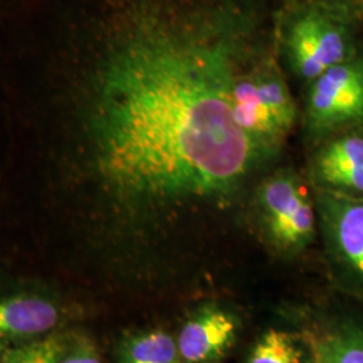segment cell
Wrapping results in <instances>:
<instances>
[{
    "instance_id": "cell-1",
    "label": "cell",
    "mask_w": 363,
    "mask_h": 363,
    "mask_svg": "<svg viewBox=\"0 0 363 363\" xmlns=\"http://www.w3.org/2000/svg\"><path fill=\"white\" fill-rule=\"evenodd\" d=\"M233 69L218 42L144 25L100 70L91 128L99 169L136 201L225 194L256 143L232 108Z\"/></svg>"
},
{
    "instance_id": "cell-2",
    "label": "cell",
    "mask_w": 363,
    "mask_h": 363,
    "mask_svg": "<svg viewBox=\"0 0 363 363\" xmlns=\"http://www.w3.org/2000/svg\"><path fill=\"white\" fill-rule=\"evenodd\" d=\"M232 108L235 123L256 144L280 138L296 117L288 88L276 74L234 78Z\"/></svg>"
},
{
    "instance_id": "cell-3",
    "label": "cell",
    "mask_w": 363,
    "mask_h": 363,
    "mask_svg": "<svg viewBox=\"0 0 363 363\" xmlns=\"http://www.w3.org/2000/svg\"><path fill=\"white\" fill-rule=\"evenodd\" d=\"M261 206L273 238L283 247L303 245L313 233V208L296 178L280 175L262 186Z\"/></svg>"
},
{
    "instance_id": "cell-4",
    "label": "cell",
    "mask_w": 363,
    "mask_h": 363,
    "mask_svg": "<svg viewBox=\"0 0 363 363\" xmlns=\"http://www.w3.org/2000/svg\"><path fill=\"white\" fill-rule=\"evenodd\" d=\"M308 115L316 127H333L363 116V69L339 64L313 79Z\"/></svg>"
},
{
    "instance_id": "cell-5",
    "label": "cell",
    "mask_w": 363,
    "mask_h": 363,
    "mask_svg": "<svg viewBox=\"0 0 363 363\" xmlns=\"http://www.w3.org/2000/svg\"><path fill=\"white\" fill-rule=\"evenodd\" d=\"M288 50L298 74L315 79L343 62L346 43L340 30L325 15L308 13L298 18L291 27Z\"/></svg>"
},
{
    "instance_id": "cell-6",
    "label": "cell",
    "mask_w": 363,
    "mask_h": 363,
    "mask_svg": "<svg viewBox=\"0 0 363 363\" xmlns=\"http://www.w3.org/2000/svg\"><path fill=\"white\" fill-rule=\"evenodd\" d=\"M237 331L235 319L218 308L198 312L181 330L177 340L186 362H208L220 357L232 343Z\"/></svg>"
},
{
    "instance_id": "cell-7",
    "label": "cell",
    "mask_w": 363,
    "mask_h": 363,
    "mask_svg": "<svg viewBox=\"0 0 363 363\" xmlns=\"http://www.w3.org/2000/svg\"><path fill=\"white\" fill-rule=\"evenodd\" d=\"M60 319L58 307L38 295L0 298V342L40 337Z\"/></svg>"
},
{
    "instance_id": "cell-8",
    "label": "cell",
    "mask_w": 363,
    "mask_h": 363,
    "mask_svg": "<svg viewBox=\"0 0 363 363\" xmlns=\"http://www.w3.org/2000/svg\"><path fill=\"white\" fill-rule=\"evenodd\" d=\"M330 223L340 255L363 279V203L333 201Z\"/></svg>"
},
{
    "instance_id": "cell-9",
    "label": "cell",
    "mask_w": 363,
    "mask_h": 363,
    "mask_svg": "<svg viewBox=\"0 0 363 363\" xmlns=\"http://www.w3.org/2000/svg\"><path fill=\"white\" fill-rule=\"evenodd\" d=\"M313 363H363V331L337 328L312 337L310 342Z\"/></svg>"
},
{
    "instance_id": "cell-10",
    "label": "cell",
    "mask_w": 363,
    "mask_h": 363,
    "mask_svg": "<svg viewBox=\"0 0 363 363\" xmlns=\"http://www.w3.org/2000/svg\"><path fill=\"white\" fill-rule=\"evenodd\" d=\"M178 345L162 330L132 337L123 351V363H177Z\"/></svg>"
},
{
    "instance_id": "cell-11",
    "label": "cell",
    "mask_w": 363,
    "mask_h": 363,
    "mask_svg": "<svg viewBox=\"0 0 363 363\" xmlns=\"http://www.w3.org/2000/svg\"><path fill=\"white\" fill-rule=\"evenodd\" d=\"M363 167V139L349 136L330 144L318 157L320 178L340 169Z\"/></svg>"
},
{
    "instance_id": "cell-12",
    "label": "cell",
    "mask_w": 363,
    "mask_h": 363,
    "mask_svg": "<svg viewBox=\"0 0 363 363\" xmlns=\"http://www.w3.org/2000/svg\"><path fill=\"white\" fill-rule=\"evenodd\" d=\"M247 363H301V355L289 334L269 330L256 343Z\"/></svg>"
},
{
    "instance_id": "cell-13",
    "label": "cell",
    "mask_w": 363,
    "mask_h": 363,
    "mask_svg": "<svg viewBox=\"0 0 363 363\" xmlns=\"http://www.w3.org/2000/svg\"><path fill=\"white\" fill-rule=\"evenodd\" d=\"M322 179L337 187L363 193V167L335 171L325 175Z\"/></svg>"
},
{
    "instance_id": "cell-14",
    "label": "cell",
    "mask_w": 363,
    "mask_h": 363,
    "mask_svg": "<svg viewBox=\"0 0 363 363\" xmlns=\"http://www.w3.org/2000/svg\"><path fill=\"white\" fill-rule=\"evenodd\" d=\"M58 363H103V361L91 343L84 340L69 351Z\"/></svg>"
},
{
    "instance_id": "cell-15",
    "label": "cell",
    "mask_w": 363,
    "mask_h": 363,
    "mask_svg": "<svg viewBox=\"0 0 363 363\" xmlns=\"http://www.w3.org/2000/svg\"><path fill=\"white\" fill-rule=\"evenodd\" d=\"M4 363H34L33 345L9 350L4 354Z\"/></svg>"
}]
</instances>
